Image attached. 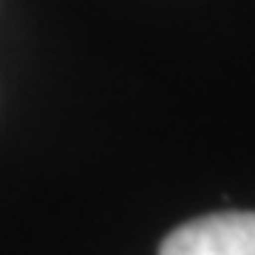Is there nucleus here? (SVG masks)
I'll use <instances>...</instances> for the list:
<instances>
[{"label": "nucleus", "mask_w": 255, "mask_h": 255, "mask_svg": "<svg viewBox=\"0 0 255 255\" xmlns=\"http://www.w3.org/2000/svg\"><path fill=\"white\" fill-rule=\"evenodd\" d=\"M159 255H255V213H213L176 227Z\"/></svg>", "instance_id": "f257e3e1"}]
</instances>
